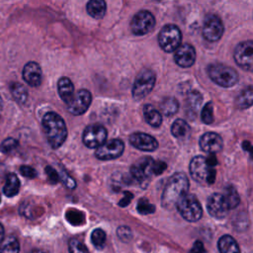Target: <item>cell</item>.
I'll list each match as a JSON object with an SVG mask.
<instances>
[{
    "mask_svg": "<svg viewBox=\"0 0 253 253\" xmlns=\"http://www.w3.org/2000/svg\"><path fill=\"white\" fill-rule=\"evenodd\" d=\"M45 137L52 148L60 147L67 137V128L63 119L54 112H47L42 121Z\"/></svg>",
    "mask_w": 253,
    "mask_h": 253,
    "instance_id": "cell-1",
    "label": "cell"
},
{
    "mask_svg": "<svg viewBox=\"0 0 253 253\" xmlns=\"http://www.w3.org/2000/svg\"><path fill=\"white\" fill-rule=\"evenodd\" d=\"M189 180L184 173H176L172 175L166 182L164 187L161 204L165 209H172L177 202L186 194H188Z\"/></svg>",
    "mask_w": 253,
    "mask_h": 253,
    "instance_id": "cell-2",
    "label": "cell"
},
{
    "mask_svg": "<svg viewBox=\"0 0 253 253\" xmlns=\"http://www.w3.org/2000/svg\"><path fill=\"white\" fill-rule=\"evenodd\" d=\"M189 170L192 178L203 185H211L215 180V170L213 167H211L206 157L204 156H195L189 165Z\"/></svg>",
    "mask_w": 253,
    "mask_h": 253,
    "instance_id": "cell-3",
    "label": "cell"
},
{
    "mask_svg": "<svg viewBox=\"0 0 253 253\" xmlns=\"http://www.w3.org/2000/svg\"><path fill=\"white\" fill-rule=\"evenodd\" d=\"M208 74L215 84L224 88L232 87L238 81V74L235 69L221 63L211 64L208 67Z\"/></svg>",
    "mask_w": 253,
    "mask_h": 253,
    "instance_id": "cell-4",
    "label": "cell"
},
{
    "mask_svg": "<svg viewBox=\"0 0 253 253\" xmlns=\"http://www.w3.org/2000/svg\"><path fill=\"white\" fill-rule=\"evenodd\" d=\"M177 210L186 220L195 222L203 215V209L195 195L186 194L176 204Z\"/></svg>",
    "mask_w": 253,
    "mask_h": 253,
    "instance_id": "cell-5",
    "label": "cell"
},
{
    "mask_svg": "<svg viewBox=\"0 0 253 253\" xmlns=\"http://www.w3.org/2000/svg\"><path fill=\"white\" fill-rule=\"evenodd\" d=\"M182 35L180 29L175 25L164 26L158 35V43L166 52L175 51L181 44Z\"/></svg>",
    "mask_w": 253,
    "mask_h": 253,
    "instance_id": "cell-6",
    "label": "cell"
},
{
    "mask_svg": "<svg viewBox=\"0 0 253 253\" xmlns=\"http://www.w3.org/2000/svg\"><path fill=\"white\" fill-rule=\"evenodd\" d=\"M155 74L152 70L145 69L135 78L132 86V97L135 100H141L148 95L155 84Z\"/></svg>",
    "mask_w": 253,
    "mask_h": 253,
    "instance_id": "cell-7",
    "label": "cell"
},
{
    "mask_svg": "<svg viewBox=\"0 0 253 253\" xmlns=\"http://www.w3.org/2000/svg\"><path fill=\"white\" fill-rule=\"evenodd\" d=\"M155 26L154 16L146 10L137 12L130 23L131 31L136 36H143L149 33Z\"/></svg>",
    "mask_w": 253,
    "mask_h": 253,
    "instance_id": "cell-8",
    "label": "cell"
},
{
    "mask_svg": "<svg viewBox=\"0 0 253 253\" xmlns=\"http://www.w3.org/2000/svg\"><path fill=\"white\" fill-rule=\"evenodd\" d=\"M107 129L101 125L88 126L83 132V143L89 148H98L106 142Z\"/></svg>",
    "mask_w": 253,
    "mask_h": 253,
    "instance_id": "cell-9",
    "label": "cell"
},
{
    "mask_svg": "<svg viewBox=\"0 0 253 253\" xmlns=\"http://www.w3.org/2000/svg\"><path fill=\"white\" fill-rule=\"evenodd\" d=\"M253 42L246 41L238 43L234 50L235 62L244 70L251 71L253 64Z\"/></svg>",
    "mask_w": 253,
    "mask_h": 253,
    "instance_id": "cell-10",
    "label": "cell"
},
{
    "mask_svg": "<svg viewBox=\"0 0 253 253\" xmlns=\"http://www.w3.org/2000/svg\"><path fill=\"white\" fill-rule=\"evenodd\" d=\"M125 149V143L119 138H113L106 141L103 145L98 147L95 151V155L98 159L109 160L120 157Z\"/></svg>",
    "mask_w": 253,
    "mask_h": 253,
    "instance_id": "cell-11",
    "label": "cell"
},
{
    "mask_svg": "<svg viewBox=\"0 0 253 253\" xmlns=\"http://www.w3.org/2000/svg\"><path fill=\"white\" fill-rule=\"evenodd\" d=\"M223 34L221 20L215 15H209L205 18L203 26V36L209 42H217Z\"/></svg>",
    "mask_w": 253,
    "mask_h": 253,
    "instance_id": "cell-12",
    "label": "cell"
},
{
    "mask_svg": "<svg viewBox=\"0 0 253 253\" xmlns=\"http://www.w3.org/2000/svg\"><path fill=\"white\" fill-rule=\"evenodd\" d=\"M91 102H92V95L88 90L86 89L78 90L76 94L73 96L71 102L67 104L68 112L74 116L83 115L90 107Z\"/></svg>",
    "mask_w": 253,
    "mask_h": 253,
    "instance_id": "cell-13",
    "label": "cell"
},
{
    "mask_svg": "<svg viewBox=\"0 0 253 253\" xmlns=\"http://www.w3.org/2000/svg\"><path fill=\"white\" fill-rule=\"evenodd\" d=\"M207 209L209 213L215 218H223L229 210L223 195L218 193L210 196L207 203Z\"/></svg>",
    "mask_w": 253,
    "mask_h": 253,
    "instance_id": "cell-14",
    "label": "cell"
},
{
    "mask_svg": "<svg viewBox=\"0 0 253 253\" xmlns=\"http://www.w3.org/2000/svg\"><path fill=\"white\" fill-rule=\"evenodd\" d=\"M154 160L150 157H143L134 163L130 168L132 178L137 182H145L152 173V166Z\"/></svg>",
    "mask_w": 253,
    "mask_h": 253,
    "instance_id": "cell-15",
    "label": "cell"
},
{
    "mask_svg": "<svg viewBox=\"0 0 253 253\" xmlns=\"http://www.w3.org/2000/svg\"><path fill=\"white\" fill-rule=\"evenodd\" d=\"M175 62L184 68L190 67L196 60V50L193 45L189 43L180 44L174 53Z\"/></svg>",
    "mask_w": 253,
    "mask_h": 253,
    "instance_id": "cell-16",
    "label": "cell"
},
{
    "mask_svg": "<svg viewBox=\"0 0 253 253\" xmlns=\"http://www.w3.org/2000/svg\"><path fill=\"white\" fill-rule=\"evenodd\" d=\"M129 142L132 146L143 151H154L158 147L157 140L144 132H134L129 136Z\"/></svg>",
    "mask_w": 253,
    "mask_h": 253,
    "instance_id": "cell-17",
    "label": "cell"
},
{
    "mask_svg": "<svg viewBox=\"0 0 253 253\" xmlns=\"http://www.w3.org/2000/svg\"><path fill=\"white\" fill-rule=\"evenodd\" d=\"M222 139L215 132H206L200 138V147L209 154H214L222 149Z\"/></svg>",
    "mask_w": 253,
    "mask_h": 253,
    "instance_id": "cell-18",
    "label": "cell"
},
{
    "mask_svg": "<svg viewBox=\"0 0 253 253\" xmlns=\"http://www.w3.org/2000/svg\"><path fill=\"white\" fill-rule=\"evenodd\" d=\"M22 75L24 80L32 87H38L42 83V68L35 61H30L25 64Z\"/></svg>",
    "mask_w": 253,
    "mask_h": 253,
    "instance_id": "cell-19",
    "label": "cell"
},
{
    "mask_svg": "<svg viewBox=\"0 0 253 253\" xmlns=\"http://www.w3.org/2000/svg\"><path fill=\"white\" fill-rule=\"evenodd\" d=\"M58 94L63 102L69 104L74 96L73 83L68 77H61L57 83Z\"/></svg>",
    "mask_w": 253,
    "mask_h": 253,
    "instance_id": "cell-20",
    "label": "cell"
},
{
    "mask_svg": "<svg viewBox=\"0 0 253 253\" xmlns=\"http://www.w3.org/2000/svg\"><path fill=\"white\" fill-rule=\"evenodd\" d=\"M20 180L14 173H8L5 177V185L3 187V193L6 197H14L19 193Z\"/></svg>",
    "mask_w": 253,
    "mask_h": 253,
    "instance_id": "cell-21",
    "label": "cell"
},
{
    "mask_svg": "<svg viewBox=\"0 0 253 253\" xmlns=\"http://www.w3.org/2000/svg\"><path fill=\"white\" fill-rule=\"evenodd\" d=\"M219 253H240L239 246L235 239L228 235H222L217 242Z\"/></svg>",
    "mask_w": 253,
    "mask_h": 253,
    "instance_id": "cell-22",
    "label": "cell"
},
{
    "mask_svg": "<svg viewBox=\"0 0 253 253\" xmlns=\"http://www.w3.org/2000/svg\"><path fill=\"white\" fill-rule=\"evenodd\" d=\"M143 116L146 123L154 127H157L162 124V117L160 112L151 105H145L143 107Z\"/></svg>",
    "mask_w": 253,
    "mask_h": 253,
    "instance_id": "cell-23",
    "label": "cell"
},
{
    "mask_svg": "<svg viewBox=\"0 0 253 253\" xmlns=\"http://www.w3.org/2000/svg\"><path fill=\"white\" fill-rule=\"evenodd\" d=\"M86 10L91 17L101 19L106 13V2L103 0H91L87 3Z\"/></svg>",
    "mask_w": 253,
    "mask_h": 253,
    "instance_id": "cell-24",
    "label": "cell"
},
{
    "mask_svg": "<svg viewBox=\"0 0 253 253\" xmlns=\"http://www.w3.org/2000/svg\"><path fill=\"white\" fill-rule=\"evenodd\" d=\"M171 132L173 136L179 139L186 138L190 133V126L189 125L182 119H177L171 126Z\"/></svg>",
    "mask_w": 253,
    "mask_h": 253,
    "instance_id": "cell-25",
    "label": "cell"
},
{
    "mask_svg": "<svg viewBox=\"0 0 253 253\" xmlns=\"http://www.w3.org/2000/svg\"><path fill=\"white\" fill-rule=\"evenodd\" d=\"M20 243L15 236H7L1 241L0 253H19Z\"/></svg>",
    "mask_w": 253,
    "mask_h": 253,
    "instance_id": "cell-26",
    "label": "cell"
},
{
    "mask_svg": "<svg viewBox=\"0 0 253 253\" xmlns=\"http://www.w3.org/2000/svg\"><path fill=\"white\" fill-rule=\"evenodd\" d=\"M10 91L13 96V98L19 103V104H25L28 100V91L19 82H13L10 85Z\"/></svg>",
    "mask_w": 253,
    "mask_h": 253,
    "instance_id": "cell-27",
    "label": "cell"
},
{
    "mask_svg": "<svg viewBox=\"0 0 253 253\" xmlns=\"http://www.w3.org/2000/svg\"><path fill=\"white\" fill-rule=\"evenodd\" d=\"M179 109L178 101L173 97L164 98L160 103V110L165 116H173Z\"/></svg>",
    "mask_w": 253,
    "mask_h": 253,
    "instance_id": "cell-28",
    "label": "cell"
},
{
    "mask_svg": "<svg viewBox=\"0 0 253 253\" xmlns=\"http://www.w3.org/2000/svg\"><path fill=\"white\" fill-rule=\"evenodd\" d=\"M252 87L248 86L247 88L243 89L236 98V105L240 109H247L252 105Z\"/></svg>",
    "mask_w": 253,
    "mask_h": 253,
    "instance_id": "cell-29",
    "label": "cell"
},
{
    "mask_svg": "<svg viewBox=\"0 0 253 253\" xmlns=\"http://www.w3.org/2000/svg\"><path fill=\"white\" fill-rule=\"evenodd\" d=\"M223 197H224V200H225L229 210L234 209L239 205V202H240L239 195L233 186H227L225 188Z\"/></svg>",
    "mask_w": 253,
    "mask_h": 253,
    "instance_id": "cell-30",
    "label": "cell"
},
{
    "mask_svg": "<svg viewBox=\"0 0 253 253\" xmlns=\"http://www.w3.org/2000/svg\"><path fill=\"white\" fill-rule=\"evenodd\" d=\"M91 241L93 243V245L98 248V249H102L105 246L106 243V233L103 229L101 228H96L92 231L91 234Z\"/></svg>",
    "mask_w": 253,
    "mask_h": 253,
    "instance_id": "cell-31",
    "label": "cell"
},
{
    "mask_svg": "<svg viewBox=\"0 0 253 253\" xmlns=\"http://www.w3.org/2000/svg\"><path fill=\"white\" fill-rule=\"evenodd\" d=\"M68 249L69 253H89L85 244L76 238L70 239L68 243Z\"/></svg>",
    "mask_w": 253,
    "mask_h": 253,
    "instance_id": "cell-32",
    "label": "cell"
},
{
    "mask_svg": "<svg viewBox=\"0 0 253 253\" xmlns=\"http://www.w3.org/2000/svg\"><path fill=\"white\" fill-rule=\"evenodd\" d=\"M202 100H203L202 95L199 92H197V91H193V92L189 93V95H188L187 105H188V107L190 109L197 110L201 106Z\"/></svg>",
    "mask_w": 253,
    "mask_h": 253,
    "instance_id": "cell-33",
    "label": "cell"
},
{
    "mask_svg": "<svg viewBox=\"0 0 253 253\" xmlns=\"http://www.w3.org/2000/svg\"><path fill=\"white\" fill-rule=\"evenodd\" d=\"M66 218L70 223L78 225V224H81L84 221V214L81 211H78L74 209H71V210L67 211Z\"/></svg>",
    "mask_w": 253,
    "mask_h": 253,
    "instance_id": "cell-34",
    "label": "cell"
},
{
    "mask_svg": "<svg viewBox=\"0 0 253 253\" xmlns=\"http://www.w3.org/2000/svg\"><path fill=\"white\" fill-rule=\"evenodd\" d=\"M19 145V142L17 139L13 138V137H7L6 139H4L0 145V150L3 153H10L13 150H15Z\"/></svg>",
    "mask_w": 253,
    "mask_h": 253,
    "instance_id": "cell-35",
    "label": "cell"
},
{
    "mask_svg": "<svg viewBox=\"0 0 253 253\" xmlns=\"http://www.w3.org/2000/svg\"><path fill=\"white\" fill-rule=\"evenodd\" d=\"M201 117H202V121L207 124L210 125L213 122V114H212V104L211 102H209L205 105V107L202 110L201 113Z\"/></svg>",
    "mask_w": 253,
    "mask_h": 253,
    "instance_id": "cell-36",
    "label": "cell"
},
{
    "mask_svg": "<svg viewBox=\"0 0 253 253\" xmlns=\"http://www.w3.org/2000/svg\"><path fill=\"white\" fill-rule=\"evenodd\" d=\"M137 211L142 214H148L154 212L155 207L150 204L146 199H140L137 203Z\"/></svg>",
    "mask_w": 253,
    "mask_h": 253,
    "instance_id": "cell-37",
    "label": "cell"
},
{
    "mask_svg": "<svg viewBox=\"0 0 253 253\" xmlns=\"http://www.w3.org/2000/svg\"><path fill=\"white\" fill-rule=\"evenodd\" d=\"M117 234L118 237L124 242H128L132 238V232L130 228L125 225H122L117 229Z\"/></svg>",
    "mask_w": 253,
    "mask_h": 253,
    "instance_id": "cell-38",
    "label": "cell"
},
{
    "mask_svg": "<svg viewBox=\"0 0 253 253\" xmlns=\"http://www.w3.org/2000/svg\"><path fill=\"white\" fill-rule=\"evenodd\" d=\"M20 172L21 174L26 177V178H29V179H33L37 176V171L31 167V166H27V165H23L20 167Z\"/></svg>",
    "mask_w": 253,
    "mask_h": 253,
    "instance_id": "cell-39",
    "label": "cell"
},
{
    "mask_svg": "<svg viewBox=\"0 0 253 253\" xmlns=\"http://www.w3.org/2000/svg\"><path fill=\"white\" fill-rule=\"evenodd\" d=\"M166 169V163H164L163 161H154L153 162V166H152V173L155 175H160L161 173L164 172V170Z\"/></svg>",
    "mask_w": 253,
    "mask_h": 253,
    "instance_id": "cell-40",
    "label": "cell"
},
{
    "mask_svg": "<svg viewBox=\"0 0 253 253\" xmlns=\"http://www.w3.org/2000/svg\"><path fill=\"white\" fill-rule=\"evenodd\" d=\"M45 173L47 175V178L50 182L52 183H57V181L59 180V175L55 172V170L50 167V166H46L45 167Z\"/></svg>",
    "mask_w": 253,
    "mask_h": 253,
    "instance_id": "cell-41",
    "label": "cell"
},
{
    "mask_svg": "<svg viewBox=\"0 0 253 253\" xmlns=\"http://www.w3.org/2000/svg\"><path fill=\"white\" fill-rule=\"evenodd\" d=\"M59 177L61 178V180L63 181V183L65 184L66 187H68V188H70V189L75 188V186H76L75 181H74L71 177H69L66 173H61V174L59 175Z\"/></svg>",
    "mask_w": 253,
    "mask_h": 253,
    "instance_id": "cell-42",
    "label": "cell"
},
{
    "mask_svg": "<svg viewBox=\"0 0 253 253\" xmlns=\"http://www.w3.org/2000/svg\"><path fill=\"white\" fill-rule=\"evenodd\" d=\"M189 253H206L204 244L201 241H196L193 247L190 249Z\"/></svg>",
    "mask_w": 253,
    "mask_h": 253,
    "instance_id": "cell-43",
    "label": "cell"
},
{
    "mask_svg": "<svg viewBox=\"0 0 253 253\" xmlns=\"http://www.w3.org/2000/svg\"><path fill=\"white\" fill-rule=\"evenodd\" d=\"M131 199H132V195H131L130 193L126 192V193H125V197H124V199H123V200H121V202H120L119 204H120V206H121V207H126V205H128V204H129V202L131 201Z\"/></svg>",
    "mask_w": 253,
    "mask_h": 253,
    "instance_id": "cell-44",
    "label": "cell"
},
{
    "mask_svg": "<svg viewBox=\"0 0 253 253\" xmlns=\"http://www.w3.org/2000/svg\"><path fill=\"white\" fill-rule=\"evenodd\" d=\"M206 160L211 167H213L217 164V160H216V157L214 154H209V156L206 158Z\"/></svg>",
    "mask_w": 253,
    "mask_h": 253,
    "instance_id": "cell-45",
    "label": "cell"
},
{
    "mask_svg": "<svg viewBox=\"0 0 253 253\" xmlns=\"http://www.w3.org/2000/svg\"><path fill=\"white\" fill-rule=\"evenodd\" d=\"M4 239V227L2 225V223L0 222V242Z\"/></svg>",
    "mask_w": 253,
    "mask_h": 253,
    "instance_id": "cell-46",
    "label": "cell"
},
{
    "mask_svg": "<svg viewBox=\"0 0 253 253\" xmlns=\"http://www.w3.org/2000/svg\"><path fill=\"white\" fill-rule=\"evenodd\" d=\"M4 171H5V167H4V165H3V164H1V163H0V178L2 177V175H3Z\"/></svg>",
    "mask_w": 253,
    "mask_h": 253,
    "instance_id": "cell-47",
    "label": "cell"
},
{
    "mask_svg": "<svg viewBox=\"0 0 253 253\" xmlns=\"http://www.w3.org/2000/svg\"><path fill=\"white\" fill-rule=\"evenodd\" d=\"M31 253H46V252L43 251V250H41V249H35Z\"/></svg>",
    "mask_w": 253,
    "mask_h": 253,
    "instance_id": "cell-48",
    "label": "cell"
},
{
    "mask_svg": "<svg viewBox=\"0 0 253 253\" xmlns=\"http://www.w3.org/2000/svg\"><path fill=\"white\" fill-rule=\"evenodd\" d=\"M2 108H3V103H2V98H1V96H0V113H1V111H2Z\"/></svg>",
    "mask_w": 253,
    "mask_h": 253,
    "instance_id": "cell-49",
    "label": "cell"
},
{
    "mask_svg": "<svg viewBox=\"0 0 253 253\" xmlns=\"http://www.w3.org/2000/svg\"><path fill=\"white\" fill-rule=\"evenodd\" d=\"M0 203H1V199H0Z\"/></svg>",
    "mask_w": 253,
    "mask_h": 253,
    "instance_id": "cell-50",
    "label": "cell"
}]
</instances>
